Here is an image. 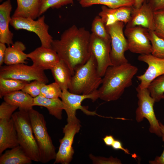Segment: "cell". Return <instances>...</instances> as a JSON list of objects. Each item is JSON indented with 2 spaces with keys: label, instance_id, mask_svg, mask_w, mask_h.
<instances>
[{
  "label": "cell",
  "instance_id": "28",
  "mask_svg": "<svg viewBox=\"0 0 164 164\" xmlns=\"http://www.w3.org/2000/svg\"><path fill=\"white\" fill-rule=\"evenodd\" d=\"M147 89L155 102L164 99V74L153 80Z\"/></svg>",
  "mask_w": 164,
  "mask_h": 164
},
{
  "label": "cell",
  "instance_id": "10",
  "mask_svg": "<svg viewBox=\"0 0 164 164\" xmlns=\"http://www.w3.org/2000/svg\"><path fill=\"white\" fill-rule=\"evenodd\" d=\"M45 19L44 15L36 20L31 18L12 17L10 24L16 30L23 29L35 33L39 39L41 46L51 48L53 39L49 33V26L45 22Z\"/></svg>",
  "mask_w": 164,
  "mask_h": 164
},
{
  "label": "cell",
  "instance_id": "44",
  "mask_svg": "<svg viewBox=\"0 0 164 164\" xmlns=\"http://www.w3.org/2000/svg\"><path fill=\"white\" fill-rule=\"evenodd\" d=\"M3 0H0V2H1L3 1Z\"/></svg>",
  "mask_w": 164,
  "mask_h": 164
},
{
  "label": "cell",
  "instance_id": "40",
  "mask_svg": "<svg viewBox=\"0 0 164 164\" xmlns=\"http://www.w3.org/2000/svg\"><path fill=\"white\" fill-rule=\"evenodd\" d=\"M6 47L5 44L0 42V66L4 63V57Z\"/></svg>",
  "mask_w": 164,
  "mask_h": 164
},
{
  "label": "cell",
  "instance_id": "34",
  "mask_svg": "<svg viewBox=\"0 0 164 164\" xmlns=\"http://www.w3.org/2000/svg\"><path fill=\"white\" fill-rule=\"evenodd\" d=\"M45 84L41 81L34 80L27 84L21 90L34 98L40 95L41 89Z\"/></svg>",
  "mask_w": 164,
  "mask_h": 164
},
{
  "label": "cell",
  "instance_id": "3",
  "mask_svg": "<svg viewBox=\"0 0 164 164\" xmlns=\"http://www.w3.org/2000/svg\"><path fill=\"white\" fill-rule=\"evenodd\" d=\"M96 59L91 53L84 64L77 68L72 76L69 91L79 94H89L97 91L102 82L97 70Z\"/></svg>",
  "mask_w": 164,
  "mask_h": 164
},
{
  "label": "cell",
  "instance_id": "43",
  "mask_svg": "<svg viewBox=\"0 0 164 164\" xmlns=\"http://www.w3.org/2000/svg\"><path fill=\"white\" fill-rule=\"evenodd\" d=\"M159 123L161 132L162 134H164V125L160 122Z\"/></svg>",
  "mask_w": 164,
  "mask_h": 164
},
{
  "label": "cell",
  "instance_id": "27",
  "mask_svg": "<svg viewBox=\"0 0 164 164\" xmlns=\"http://www.w3.org/2000/svg\"><path fill=\"white\" fill-rule=\"evenodd\" d=\"M29 82L16 79L0 77V97L12 92L22 90Z\"/></svg>",
  "mask_w": 164,
  "mask_h": 164
},
{
  "label": "cell",
  "instance_id": "26",
  "mask_svg": "<svg viewBox=\"0 0 164 164\" xmlns=\"http://www.w3.org/2000/svg\"><path fill=\"white\" fill-rule=\"evenodd\" d=\"M79 3L83 7L96 4L102 5L108 7L115 9L123 6H133L135 0H81Z\"/></svg>",
  "mask_w": 164,
  "mask_h": 164
},
{
  "label": "cell",
  "instance_id": "35",
  "mask_svg": "<svg viewBox=\"0 0 164 164\" xmlns=\"http://www.w3.org/2000/svg\"><path fill=\"white\" fill-rule=\"evenodd\" d=\"M19 108L4 101L0 105V119H9L14 112Z\"/></svg>",
  "mask_w": 164,
  "mask_h": 164
},
{
  "label": "cell",
  "instance_id": "39",
  "mask_svg": "<svg viewBox=\"0 0 164 164\" xmlns=\"http://www.w3.org/2000/svg\"><path fill=\"white\" fill-rule=\"evenodd\" d=\"M111 147L114 150H121L126 154H131L127 149H125L123 147L122 143L119 140L115 139Z\"/></svg>",
  "mask_w": 164,
  "mask_h": 164
},
{
  "label": "cell",
  "instance_id": "41",
  "mask_svg": "<svg viewBox=\"0 0 164 164\" xmlns=\"http://www.w3.org/2000/svg\"><path fill=\"white\" fill-rule=\"evenodd\" d=\"M103 140L105 145L107 146H111L115 139L112 135H106Z\"/></svg>",
  "mask_w": 164,
  "mask_h": 164
},
{
  "label": "cell",
  "instance_id": "21",
  "mask_svg": "<svg viewBox=\"0 0 164 164\" xmlns=\"http://www.w3.org/2000/svg\"><path fill=\"white\" fill-rule=\"evenodd\" d=\"M26 49L24 44L18 41L8 46L6 49L4 63L7 65L26 63L28 58L24 52Z\"/></svg>",
  "mask_w": 164,
  "mask_h": 164
},
{
  "label": "cell",
  "instance_id": "23",
  "mask_svg": "<svg viewBox=\"0 0 164 164\" xmlns=\"http://www.w3.org/2000/svg\"><path fill=\"white\" fill-rule=\"evenodd\" d=\"M33 106L46 108L50 115L59 120L62 118V111L64 110L63 103L59 98L50 99L39 95L33 98Z\"/></svg>",
  "mask_w": 164,
  "mask_h": 164
},
{
  "label": "cell",
  "instance_id": "36",
  "mask_svg": "<svg viewBox=\"0 0 164 164\" xmlns=\"http://www.w3.org/2000/svg\"><path fill=\"white\" fill-rule=\"evenodd\" d=\"M90 159L94 164H121L120 160L117 158L111 156L109 158L97 156L90 154L89 155Z\"/></svg>",
  "mask_w": 164,
  "mask_h": 164
},
{
  "label": "cell",
  "instance_id": "22",
  "mask_svg": "<svg viewBox=\"0 0 164 164\" xmlns=\"http://www.w3.org/2000/svg\"><path fill=\"white\" fill-rule=\"evenodd\" d=\"M51 70L55 82L59 86L62 91L68 90L70 86L73 75L65 63L60 60Z\"/></svg>",
  "mask_w": 164,
  "mask_h": 164
},
{
  "label": "cell",
  "instance_id": "29",
  "mask_svg": "<svg viewBox=\"0 0 164 164\" xmlns=\"http://www.w3.org/2000/svg\"><path fill=\"white\" fill-rule=\"evenodd\" d=\"M92 33L97 37L107 40H111L105 24L99 16H96L94 19L91 24Z\"/></svg>",
  "mask_w": 164,
  "mask_h": 164
},
{
  "label": "cell",
  "instance_id": "7",
  "mask_svg": "<svg viewBox=\"0 0 164 164\" xmlns=\"http://www.w3.org/2000/svg\"><path fill=\"white\" fill-rule=\"evenodd\" d=\"M125 24L123 22H118L106 26L111 38L110 56L113 65H119L128 63L125 55V52L128 50L123 31Z\"/></svg>",
  "mask_w": 164,
  "mask_h": 164
},
{
  "label": "cell",
  "instance_id": "5",
  "mask_svg": "<svg viewBox=\"0 0 164 164\" xmlns=\"http://www.w3.org/2000/svg\"><path fill=\"white\" fill-rule=\"evenodd\" d=\"M28 111L19 110L13 113L12 118L16 130L19 145L32 161L40 162L39 152Z\"/></svg>",
  "mask_w": 164,
  "mask_h": 164
},
{
  "label": "cell",
  "instance_id": "20",
  "mask_svg": "<svg viewBox=\"0 0 164 164\" xmlns=\"http://www.w3.org/2000/svg\"><path fill=\"white\" fill-rule=\"evenodd\" d=\"M17 7L12 17L31 18L39 17L40 0H16Z\"/></svg>",
  "mask_w": 164,
  "mask_h": 164
},
{
  "label": "cell",
  "instance_id": "12",
  "mask_svg": "<svg viewBox=\"0 0 164 164\" xmlns=\"http://www.w3.org/2000/svg\"><path fill=\"white\" fill-rule=\"evenodd\" d=\"M97 90L92 93L86 95L73 94L68 90L62 91L60 98L63 103L64 110L67 116V122L77 118L76 112L79 109L87 115L99 116L95 111H89L86 107L81 105L83 101L86 99H91L94 102L99 98Z\"/></svg>",
  "mask_w": 164,
  "mask_h": 164
},
{
  "label": "cell",
  "instance_id": "9",
  "mask_svg": "<svg viewBox=\"0 0 164 164\" xmlns=\"http://www.w3.org/2000/svg\"><path fill=\"white\" fill-rule=\"evenodd\" d=\"M63 128V137L59 140L60 145L54 164H69L74 153L72 145L75 135L78 133L81 125L77 118L67 122Z\"/></svg>",
  "mask_w": 164,
  "mask_h": 164
},
{
  "label": "cell",
  "instance_id": "32",
  "mask_svg": "<svg viewBox=\"0 0 164 164\" xmlns=\"http://www.w3.org/2000/svg\"><path fill=\"white\" fill-rule=\"evenodd\" d=\"M62 90L55 82L48 85L45 84L42 88L40 95L50 99L60 97Z\"/></svg>",
  "mask_w": 164,
  "mask_h": 164
},
{
  "label": "cell",
  "instance_id": "38",
  "mask_svg": "<svg viewBox=\"0 0 164 164\" xmlns=\"http://www.w3.org/2000/svg\"><path fill=\"white\" fill-rule=\"evenodd\" d=\"M164 145V134H162V136ZM150 164H164V148L163 151L160 156H157L153 160L149 161Z\"/></svg>",
  "mask_w": 164,
  "mask_h": 164
},
{
  "label": "cell",
  "instance_id": "31",
  "mask_svg": "<svg viewBox=\"0 0 164 164\" xmlns=\"http://www.w3.org/2000/svg\"><path fill=\"white\" fill-rule=\"evenodd\" d=\"M73 0H40L39 16L49 9H59L68 4H73Z\"/></svg>",
  "mask_w": 164,
  "mask_h": 164
},
{
  "label": "cell",
  "instance_id": "30",
  "mask_svg": "<svg viewBox=\"0 0 164 164\" xmlns=\"http://www.w3.org/2000/svg\"><path fill=\"white\" fill-rule=\"evenodd\" d=\"M149 34L152 46L151 54L156 57L164 59V40L157 36L154 31L149 30Z\"/></svg>",
  "mask_w": 164,
  "mask_h": 164
},
{
  "label": "cell",
  "instance_id": "11",
  "mask_svg": "<svg viewBox=\"0 0 164 164\" xmlns=\"http://www.w3.org/2000/svg\"><path fill=\"white\" fill-rule=\"evenodd\" d=\"M124 33L130 52L140 55L151 53L149 29L140 26H126Z\"/></svg>",
  "mask_w": 164,
  "mask_h": 164
},
{
  "label": "cell",
  "instance_id": "33",
  "mask_svg": "<svg viewBox=\"0 0 164 164\" xmlns=\"http://www.w3.org/2000/svg\"><path fill=\"white\" fill-rule=\"evenodd\" d=\"M155 34L164 40V11H155L154 12Z\"/></svg>",
  "mask_w": 164,
  "mask_h": 164
},
{
  "label": "cell",
  "instance_id": "37",
  "mask_svg": "<svg viewBox=\"0 0 164 164\" xmlns=\"http://www.w3.org/2000/svg\"><path fill=\"white\" fill-rule=\"evenodd\" d=\"M154 12L164 11V0H148Z\"/></svg>",
  "mask_w": 164,
  "mask_h": 164
},
{
  "label": "cell",
  "instance_id": "24",
  "mask_svg": "<svg viewBox=\"0 0 164 164\" xmlns=\"http://www.w3.org/2000/svg\"><path fill=\"white\" fill-rule=\"evenodd\" d=\"M3 98L6 102L17 106L19 110L28 111L33 108V98L22 90L7 94Z\"/></svg>",
  "mask_w": 164,
  "mask_h": 164
},
{
  "label": "cell",
  "instance_id": "16",
  "mask_svg": "<svg viewBox=\"0 0 164 164\" xmlns=\"http://www.w3.org/2000/svg\"><path fill=\"white\" fill-rule=\"evenodd\" d=\"M27 55L32 61L33 65L44 70H51L60 60L55 50L42 46Z\"/></svg>",
  "mask_w": 164,
  "mask_h": 164
},
{
  "label": "cell",
  "instance_id": "18",
  "mask_svg": "<svg viewBox=\"0 0 164 164\" xmlns=\"http://www.w3.org/2000/svg\"><path fill=\"white\" fill-rule=\"evenodd\" d=\"M133 6H123L111 9L103 5L98 15L102 19L106 26L118 22H121L127 24L130 20Z\"/></svg>",
  "mask_w": 164,
  "mask_h": 164
},
{
  "label": "cell",
  "instance_id": "14",
  "mask_svg": "<svg viewBox=\"0 0 164 164\" xmlns=\"http://www.w3.org/2000/svg\"><path fill=\"white\" fill-rule=\"evenodd\" d=\"M138 59L148 65L143 74L137 76L138 80L140 81L138 85L140 88H147L153 80L164 74V59L156 57L150 54L140 55Z\"/></svg>",
  "mask_w": 164,
  "mask_h": 164
},
{
  "label": "cell",
  "instance_id": "17",
  "mask_svg": "<svg viewBox=\"0 0 164 164\" xmlns=\"http://www.w3.org/2000/svg\"><path fill=\"white\" fill-rule=\"evenodd\" d=\"M19 145L17 132L12 118L0 119V154L8 148Z\"/></svg>",
  "mask_w": 164,
  "mask_h": 164
},
{
  "label": "cell",
  "instance_id": "13",
  "mask_svg": "<svg viewBox=\"0 0 164 164\" xmlns=\"http://www.w3.org/2000/svg\"><path fill=\"white\" fill-rule=\"evenodd\" d=\"M90 49L96 59L98 73L103 77L108 67L113 66L110 56L111 40L100 38L91 33Z\"/></svg>",
  "mask_w": 164,
  "mask_h": 164
},
{
  "label": "cell",
  "instance_id": "15",
  "mask_svg": "<svg viewBox=\"0 0 164 164\" xmlns=\"http://www.w3.org/2000/svg\"><path fill=\"white\" fill-rule=\"evenodd\" d=\"M154 12L150 5L147 2L139 8H135L133 6L130 20L126 26H140L154 31Z\"/></svg>",
  "mask_w": 164,
  "mask_h": 164
},
{
  "label": "cell",
  "instance_id": "45",
  "mask_svg": "<svg viewBox=\"0 0 164 164\" xmlns=\"http://www.w3.org/2000/svg\"><path fill=\"white\" fill-rule=\"evenodd\" d=\"M77 0V1H79H79H80V0Z\"/></svg>",
  "mask_w": 164,
  "mask_h": 164
},
{
  "label": "cell",
  "instance_id": "1",
  "mask_svg": "<svg viewBox=\"0 0 164 164\" xmlns=\"http://www.w3.org/2000/svg\"><path fill=\"white\" fill-rule=\"evenodd\" d=\"M91 35L84 28L73 25L63 33L60 39L53 40L51 48L67 65L73 75L90 57Z\"/></svg>",
  "mask_w": 164,
  "mask_h": 164
},
{
  "label": "cell",
  "instance_id": "25",
  "mask_svg": "<svg viewBox=\"0 0 164 164\" xmlns=\"http://www.w3.org/2000/svg\"><path fill=\"white\" fill-rule=\"evenodd\" d=\"M1 155L0 164H30L32 161L19 145Z\"/></svg>",
  "mask_w": 164,
  "mask_h": 164
},
{
  "label": "cell",
  "instance_id": "46",
  "mask_svg": "<svg viewBox=\"0 0 164 164\" xmlns=\"http://www.w3.org/2000/svg\"></svg>",
  "mask_w": 164,
  "mask_h": 164
},
{
  "label": "cell",
  "instance_id": "4",
  "mask_svg": "<svg viewBox=\"0 0 164 164\" xmlns=\"http://www.w3.org/2000/svg\"><path fill=\"white\" fill-rule=\"evenodd\" d=\"M40 155V162L46 163L55 159L56 148L49 135L43 115L33 108L28 111Z\"/></svg>",
  "mask_w": 164,
  "mask_h": 164
},
{
  "label": "cell",
  "instance_id": "6",
  "mask_svg": "<svg viewBox=\"0 0 164 164\" xmlns=\"http://www.w3.org/2000/svg\"><path fill=\"white\" fill-rule=\"evenodd\" d=\"M136 91L138 98V106L135 111L136 121L140 122L144 118H146L150 125L149 132L162 137V134L159 121L156 117L153 108L155 101L151 96L147 88L141 89L138 85Z\"/></svg>",
  "mask_w": 164,
  "mask_h": 164
},
{
  "label": "cell",
  "instance_id": "2",
  "mask_svg": "<svg viewBox=\"0 0 164 164\" xmlns=\"http://www.w3.org/2000/svg\"><path fill=\"white\" fill-rule=\"evenodd\" d=\"M138 70V68L127 63L108 67L98 89L99 98L106 101H116L125 89L132 84V80Z\"/></svg>",
  "mask_w": 164,
  "mask_h": 164
},
{
  "label": "cell",
  "instance_id": "42",
  "mask_svg": "<svg viewBox=\"0 0 164 164\" xmlns=\"http://www.w3.org/2000/svg\"><path fill=\"white\" fill-rule=\"evenodd\" d=\"M135 3L133 7L135 8H139L142 4L148 0H135Z\"/></svg>",
  "mask_w": 164,
  "mask_h": 164
},
{
  "label": "cell",
  "instance_id": "8",
  "mask_svg": "<svg viewBox=\"0 0 164 164\" xmlns=\"http://www.w3.org/2000/svg\"><path fill=\"white\" fill-rule=\"evenodd\" d=\"M0 77L26 81L28 82L35 80L46 84L49 82L44 70L32 65L24 63L0 67Z\"/></svg>",
  "mask_w": 164,
  "mask_h": 164
},
{
  "label": "cell",
  "instance_id": "19",
  "mask_svg": "<svg viewBox=\"0 0 164 164\" xmlns=\"http://www.w3.org/2000/svg\"><path fill=\"white\" fill-rule=\"evenodd\" d=\"M12 6L10 0H7L0 5V42L10 46L14 43L13 34L10 30L9 25L12 17Z\"/></svg>",
  "mask_w": 164,
  "mask_h": 164
}]
</instances>
